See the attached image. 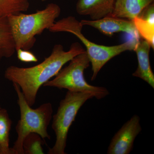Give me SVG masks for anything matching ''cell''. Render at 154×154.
Listing matches in <instances>:
<instances>
[{
    "mask_svg": "<svg viewBox=\"0 0 154 154\" xmlns=\"http://www.w3.org/2000/svg\"><path fill=\"white\" fill-rule=\"evenodd\" d=\"M83 27L80 21L75 17L69 16L57 22L56 21L54 25L48 30L52 33L67 32L72 33L82 42L86 48V53L92 65V81L96 79L101 69L111 59L125 51L134 50L136 45L140 39L132 37V39L118 45H100L86 38L82 32Z\"/></svg>",
    "mask_w": 154,
    "mask_h": 154,
    "instance_id": "obj_2",
    "label": "cell"
},
{
    "mask_svg": "<svg viewBox=\"0 0 154 154\" xmlns=\"http://www.w3.org/2000/svg\"><path fill=\"white\" fill-rule=\"evenodd\" d=\"M40 1H42V2H44V1H46V0H40Z\"/></svg>",
    "mask_w": 154,
    "mask_h": 154,
    "instance_id": "obj_19",
    "label": "cell"
},
{
    "mask_svg": "<svg viewBox=\"0 0 154 154\" xmlns=\"http://www.w3.org/2000/svg\"><path fill=\"white\" fill-rule=\"evenodd\" d=\"M154 0H116L109 16L132 21Z\"/></svg>",
    "mask_w": 154,
    "mask_h": 154,
    "instance_id": "obj_11",
    "label": "cell"
},
{
    "mask_svg": "<svg viewBox=\"0 0 154 154\" xmlns=\"http://www.w3.org/2000/svg\"><path fill=\"white\" fill-rule=\"evenodd\" d=\"M12 121L7 110L0 109V154H13L10 147V133Z\"/></svg>",
    "mask_w": 154,
    "mask_h": 154,
    "instance_id": "obj_13",
    "label": "cell"
},
{
    "mask_svg": "<svg viewBox=\"0 0 154 154\" xmlns=\"http://www.w3.org/2000/svg\"><path fill=\"white\" fill-rule=\"evenodd\" d=\"M61 9L54 3L48 4L44 9L33 14L23 13L10 15L8 18L16 51L29 50L36 42L35 36L45 29L49 30L60 16Z\"/></svg>",
    "mask_w": 154,
    "mask_h": 154,
    "instance_id": "obj_3",
    "label": "cell"
},
{
    "mask_svg": "<svg viewBox=\"0 0 154 154\" xmlns=\"http://www.w3.org/2000/svg\"><path fill=\"white\" fill-rule=\"evenodd\" d=\"M137 17L154 24V3L147 6Z\"/></svg>",
    "mask_w": 154,
    "mask_h": 154,
    "instance_id": "obj_18",
    "label": "cell"
},
{
    "mask_svg": "<svg viewBox=\"0 0 154 154\" xmlns=\"http://www.w3.org/2000/svg\"><path fill=\"white\" fill-rule=\"evenodd\" d=\"M42 143V138L39 135L33 133L30 134L23 141L24 154H44Z\"/></svg>",
    "mask_w": 154,
    "mask_h": 154,
    "instance_id": "obj_16",
    "label": "cell"
},
{
    "mask_svg": "<svg viewBox=\"0 0 154 154\" xmlns=\"http://www.w3.org/2000/svg\"><path fill=\"white\" fill-rule=\"evenodd\" d=\"M116 0H79L76 11L79 15L88 16L96 20L109 16L113 11Z\"/></svg>",
    "mask_w": 154,
    "mask_h": 154,
    "instance_id": "obj_10",
    "label": "cell"
},
{
    "mask_svg": "<svg viewBox=\"0 0 154 154\" xmlns=\"http://www.w3.org/2000/svg\"><path fill=\"white\" fill-rule=\"evenodd\" d=\"M29 7L28 0H0V18L23 13Z\"/></svg>",
    "mask_w": 154,
    "mask_h": 154,
    "instance_id": "obj_14",
    "label": "cell"
},
{
    "mask_svg": "<svg viewBox=\"0 0 154 154\" xmlns=\"http://www.w3.org/2000/svg\"><path fill=\"white\" fill-rule=\"evenodd\" d=\"M69 62L68 65L62 69L55 78L50 80L43 86L91 94L99 100L109 95L107 88L91 85L86 81L84 72L90 64L86 50L73 58Z\"/></svg>",
    "mask_w": 154,
    "mask_h": 154,
    "instance_id": "obj_5",
    "label": "cell"
},
{
    "mask_svg": "<svg viewBox=\"0 0 154 154\" xmlns=\"http://www.w3.org/2000/svg\"><path fill=\"white\" fill-rule=\"evenodd\" d=\"M1 108H2V107H1V105H0V109H1Z\"/></svg>",
    "mask_w": 154,
    "mask_h": 154,
    "instance_id": "obj_20",
    "label": "cell"
},
{
    "mask_svg": "<svg viewBox=\"0 0 154 154\" xmlns=\"http://www.w3.org/2000/svg\"><path fill=\"white\" fill-rule=\"evenodd\" d=\"M80 23L83 26H89L99 30L107 36L114 33L124 32L132 37L140 38V36L132 21L108 16L96 20H82Z\"/></svg>",
    "mask_w": 154,
    "mask_h": 154,
    "instance_id": "obj_8",
    "label": "cell"
},
{
    "mask_svg": "<svg viewBox=\"0 0 154 154\" xmlns=\"http://www.w3.org/2000/svg\"><path fill=\"white\" fill-rule=\"evenodd\" d=\"M140 117L135 114L113 136L107 149V154H129L142 128Z\"/></svg>",
    "mask_w": 154,
    "mask_h": 154,
    "instance_id": "obj_7",
    "label": "cell"
},
{
    "mask_svg": "<svg viewBox=\"0 0 154 154\" xmlns=\"http://www.w3.org/2000/svg\"><path fill=\"white\" fill-rule=\"evenodd\" d=\"M94 98L91 94L68 91L61 100L57 113L52 116L51 128L55 133L54 145L48 154H65L69 129L79 110L88 100Z\"/></svg>",
    "mask_w": 154,
    "mask_h": 154,
    "instance_id": "obj_6",
    "label": "cell"
},
{
    "mask_svg": "<svg viewBox=\"0 0 154 154\" xmlns=\"http://www.w3.org/2000/svg\"><path fill=\"white\" fill-rule=\"evenodd\" d=\"M13 84L18 97L17 103L20 109V118L16 127L17 139L11 149L13 154H24L23 141L30 134H37L42 140L50 139L47 130L52 119L53 109L52 104L50 102L42 104L36 109L31 108L19 86Z\"/></svg>",
    "mask_w": 154,
    "mask_h": 154,
    "instance_id": "obj_4",
    "label": "cell"
},
{
    "mask_svg": "<svg viewBox=\"0 0 154 154\" xmlns=\"http://www.w3.org/2000/svg\"><path fill=\"white\" fill-rule=\"evenodd\" d=\"M18 59L25 63L37 62L38 60L34 54L28 50L19 49L17 50Z\"/></svg>",
    "mask_w": 154,
    "mask_h": 154,
    "instance_id": "obj_17",
    "label": "cell"
},
{
    "mask_svg": "<svg viewBox=\"0 0 154 154\" xmlns=\"http://www.w3.org/2000/svg\"><path fill=\"white\" fill-rule=\"evenodd\" d=\"M85 51L78 42L73 43L68 51L62 45H55L50 55L40 63L28 68L11 66L6 69L4 76L19 86L28 105L32 107L40 87L56 75L65 64Z\"/></svg>",
    "mask_w": 154,
    "mask_h": 154,
    "instance_id": "obj_1",
    "label": "cell"
},
{
    "mask_svg": "<svg viewBox=\"0 0 154 154\" xmlns=\"http://www.w3.org/2000/svg\"><path fill=\"white\" fill-rule=\"evenodd\" d=\"M150 45L144 39H139L134 51L137 56L138 66L132 74L134 77L140 78L154 88V75L150 63Z\"/></svg>",
    "mask_w": 154,
    "mask_h": 154,
    "instance_id": "obj_9",
    "label": "cell"
},
{
    "mask_svg": "<svg viewBox=\"0 0 154 154\" xmlns=\"http://www.w3.org/2000/svg\"><path fill=\"white\" fill-rule=\"evenodd\" d=\"M16 51L7 17L0 18V63L4 58L11 57Z\"/></svg>",
    "mask_w": 154,
    "mask_h": 154,
    "instance_id": "obj_12",
    "label": "cell"
},
{
    "mask_svg": "<svg viewBox=\"0 0 154 154\" xmlns=\"http://www.w3.org/2000/svg\"><path fill=\"white\" fill-rule=\"evenodd\" d=\"M140 36L150 45L154 49V24L136 17L132 20Z\"/></svg>",
    "mask_w": 154,
    "mask_h": 154,
    "instance_id": "obj_15",
    "label": "cell"
}]
</instances>
